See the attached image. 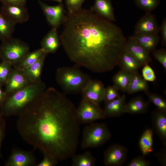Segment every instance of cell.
<instances>
[{
    "mask_svg": "<svg viewBox=\"0 0 166 166\" xmlns=\"http://www.w3.org/2000/svg\"><path fill=\"white\" fill-rule=\"evenodd\" d=\"M2 3H10L26 5V0H0Z\"/></svg>",
    "mask_w": 166,
    "mask_h": 166,
    "instance_id": "obj_43",
    "label": "cell"
},
{
    "mask_svg": "<svg viewBox=\"0 0 166 166\" xmlns=\"http://www.w3.org/2000/svg\"><path fill=\"white\" fill-rule=\"evenodd\" d=\"M71 158L73 166H93L96 164L95 158L89 151L81 154H75Z\"/></svg>",
    "mask_w": 166,
    "mask_h": 166,
    "instance_id": "obj_28",
    "label": "cell"
},
{
    "mask_svg": "<svg viewBox=\"0 0 166 166\" xmlns=\"http://www.w3.org/2000/svg\"><path fill=\"white\" fill-rule=\"evenodd\" d=\"M77 65L72 66H63L57 70L56 79L64 93L67 94L81 93L92 79Z\"/></svg>",
    "mask_w": 166,
    "mask_h": 166,
    "instance_id": "obj_4",
    "label": "cell"
},
{
    "mask_svg": "<svg viewBox=\"0 0 166 166\" xmlns=\"http://www.w3.org/2000/svg\"><path fill=\"white\" fill-rule=\"evenodd\" d=\"M142 74L143 78L146 81H154L156 79L155 73L148 64L143 66Z\"/></svg>",
    "mask_w": 166,
    "mask_h": 166,
    "instance_id": "obj_37",
    "label": "cell"
},
{
    "mask_svg": "<svg viewBox=\"0 0 166 166\" xmlns=\"http://www.w3.org/2000/svg\"><path fill=\"white\" fill-rule=\"evenodd\" d=\"M76 108L64 94L46 89L18 116L17 128L23 140L58 161L75 154L80 133Z\"/></svg>",
    "mask_w": 166,
    "mask_h": 166,
    "instance_id": "obj_1",
    "label": "cell"
},
{
    "mask_svg": "<svg viewBox=\"0 0 166 166\" xmlns=\"http://www.w3.org/2000/svg\"><path fill=\"white\" fill-rule=\"evenodd\" d=\"M51 0L56 2L58 3H61L62 2V0Z\"/></svg>",
    "mask_w": 166,
    "mask_h": 166,
    "instance_id": "obj_45",
    "label": "cell"
},
{
    "mask_svg": "<svg viewBox=\"0 0 166 166\" xmlns=\"http://www.w3.org/2000/svg\"><path fill=\"white\" fill-rule=\"evenodd\" d=\"M44 52L41 48L34 51L29 52L19 62L13 67L19 70L23 71L35 63Z\"/></svg>",
    "mask_w": 166,
    "mask_h": 166,
    "instance_id": "obj_25",
    "label": "cell"
},
{
    "mask_svg": "<svg viewBox=\"0 0 166 166\" xmlns=\"http://www.w3.org/2000/svg\"><path fill=\"white\" fill-rule=\"evenodd\" d=\"M118 65L121 69L131 73L138 71L141 66L125 48L121 55Z\"/></svg>",
    "mask_w": 166,
    "mask_h": 166,
    "instance_id": "obj_21",
    "label": "cell"
},
{
    "mask_svg": "<svg viewBox=\"0 0 166 166\" xmlns=\"http://www.w3.org/2000/svg\"><path fill=\"white\" fill-rule=\"evenodd\" d=\"M57 29L52 28L41 41V48L47 54L55 53L60 46L61 42Z\"/></svg>",
    "mask_w": 166,
    "mask_h": 166,
    "instance_id": "obj_18",
    "label": "cell"
},
{
    "mask_svg": "<svg viewBox=\"0 0 166 166\" xmlns=\"http://www.w3.org/2000/svg\"><path fill=\"white\" fill-rule=\"evenodd\" d=\"M76 113L80 124H89L106 117L104 109L99 104L83 97L76 108Z\"/></svg>",
    "mask_w": 166,
    "mask_h": 166,
    "instance_id": "obj_7",
    "label": "cell"
},
{
    "mask_svg": "<svg viewBox=\"0 0 166 166\" xmlns=\"http://www.w3.org/2000/svg\"><path fill=\"white\" fill-rule=\"evenodd\" d=\"M31 83H32L23 71L19 70L13 67L5 85L4 90L7 96Z\"/></svg>",
    "mask_w": 166,
    "mask_h": 166,
    "instance_id": "obj_11",
    "label": "cell"
},
{
    "mask_svg": "<svg viewBox=\"0 0 166 166\" xmlns=\"http://www.w3.org/2000/svg\"><path fill=\"white\" fill-rule=\"evenodd\" d=\"M15 25L0 12V40L2 42L12 37Z\"/></svg>",
    "mask_w": 166,
    "mask_h": 166,
    "instance_id": "obj_27",
    "label": "cell"
},
{
    "mask_svg": "<svg viewBox=\"0 0 166 166\" xmlns=\"http://www.w3.org/2000/svg\"><path fill=\"white\" fill-rule=\"evenodd\" d=\"M63 24L60 42L76 65L98 73L118 65L127 39L117 26L83 9L68 14Z\"/></svg>",
    "mask_w": 166,
    "mask_h": 166,
    "instance_id": "obj_2",
    "label": "cell"
},
{
    "mask_svg": "<svg viewBox=\"0 0 166 166\" xmlns=\"http://www.w3.org/2000/svg\"><path fill=\"white\" fill-rule=\"evenodd\" d=\"M47 54L44 52L35 63L23 71L31 83H37L41 81L42 71Z\"/></svg>",
    "mask_w": 166,
    "mask_h": 166,
    "instance_id": "obj_19",
    "label": "cell"
},
{
    "mask_svg": "<svg viewBox=\"0 0 166 166\" xmlns=\"http://www.w3.org/2000/svg\"><path fill=\"white\" fill-rule=\"evenodd\" d=\"M128 150L119 144L109 147L104 153V163L105 166H120L123 164L127 158Z\"/></svg>",
    "mask_w": 166,
    "mask_h": 166,
    "instance_id": "obj_9",
    "label": "cell"
},
{
    "mask_svg": "<svg viewBox=\"0 0 166 166\" xmlns=\"http://www.w3.org/2000/svg\"><path fill=\"white\" fill-rule=\"evenodd\" d=\"M126 96L123 94L115 100L105 104L104 110L107 117H118L125 113Z\"/></svg>",
    "mask_w": 166,
    "mask_h": 166,
    "instance_id": "obj_17",
    "label": "cell"
},
{
    "mask_svg": "<svg viewBox=\"0 0 166 166\" xmlns=\"http://www.w3.org/2000/svg\"><path fill=\"white\" fill-rule=\"evenodd\" d=\"M151 164L150 161L142 156H138L133 159L127 165V166H148Z\"/></svg>",
    "mask_w": 166,
    "mask_h": 166,
    "instance_id": "obj_39",
    "label": "cell"
},
{
    "mask_svg": "<svg viewBox=\"0 0 166 166\" xmlns=\"http://www.w3.org/2000/svg\"><path fill=\"white\" fill-rule=\"evenodd\" d=\"M148 102L140 96L136 97L126 103L125 113L141 114L146 113L148 107Z\"/></svg>",
    "mask_w": 166,
    "mask_h": 166,
    "instance_id": "obj_22",
    "label": "cell"
},
{
    "mask_svg": "<svg viewBox=\"0 0 166 166\" xmlns=\"http://www.w3.org/2000/svg\"><path fill=\"white\" fill-rule=\"evenodd\" d=\"M2 42L0 46V59L13 66L30 52L28 44L18 39L11 37Z\"/></svg>",
    "mask_w": 166,
    "mask_h": 166,
    "instance_id": "obj_6",
    "label": "cell"
},
{
    "mask_svg": "<svg viewBox=\"0 0 166 166\" xmlns=\"http://www.w3.org/2000/svg\"><path fill=\"white\" fill-rule=\"evenodd\" d=\"M125 48L137 60L141 66L152 61L149 53L143 47L128 38Z\"/></svg>",
    "mask_w": 166,
    "mask_h": 166,
    "instance_id": "obj_15",
    "label": "cell"
},
{
    "mask_svg": "<svg viewBox=\"0 0 166 166\" xmlns=\"http://www.w3.org/2000/svg\"><path fill=\"white\" fill-rule=\"evenodd\" d=\"M164 147H163L157 153L156 156L159 161L160 164L163 166H165L166 165V149Z\"/></svg>",
    "mask_w": 166,
    "mask_h": 166,
    "instance_id": "obj_42",
    "label": "cell"
},
{
    "mask_svg": "<svg viewBox=\"0 0 166 166\" xmlns=\"http://www.w3.org/2000/svg\"><path fill=\"white\" fill-rule=\"evenodd\" d=\"M44 157L42 160L36 166H54L56 165L59 162L56 159L50 155L44 153Z\"/></svg>",
    "mask_w": 166,
    "mask_h": 166,
    "instance_id": "obj_38",
    "label": "cell"
},
{
    "mask_svg": "<svg viewBox=\"0 0 166 166\" xmlns=\"http://www.w3.org/2000/svg\"><path fill=\"white\" fill-rule=\"evenodd\" d=\"M90 10L105 19L111 22L116 20L111 0H95Z\"/></svg>",
    "mask_w": 166,
    "mask_h": 166,
    "instance_id": "obj_16",
    "label": "cell"
},
{
    "mask_svg": "<svg viewBox=\"0 0 166 166\" xmlns=\"http://www.w3.org/2000/svg\"><path fill=\"white\" fill-rule=\"evenodd\" d=\"M13 66L9 62L2 61L0 63V86L5 85L13 68Z\"/></svg>",
    "mask_w": 166,
    "mask_h": 166,
    "instance_id": "obj_31",
    "label": "cell"
},
{
    "mask_svg": "<svg viewBox=\"0 0 166 166\" xmlns=\"http://www.w3.org/2000/svg\"><path fill=\"white\" fill-rule=\"evenodd\" d=\"M159 31L155 16L151 12H146L136 24L134 35L158 34Z\"/></svg>",
    "mask_w": 166,
    "mask_h": 166,
    "instance_id": "obj_13",
    "label": "cell"
},
{
    "mask_svg": "<svg viewBox=\"0 0 166 166\" xmlns=\"http://www.w3.org/2000/svg\"><path fill=\"white\" fill-rule=\"evenodd\" d=\"M153 130L164 144L166 145V111L156 109L152 113Z\"/></svg>",
    "mask_w": 166,
    "mask_h": 166,
    "instance_id": "obj_14",
    "label": "cell"
},
{
    "mask_svg": "<svg viewBox=\"0 0 166 166\" xmlns=\"http://www.w3.org/2000/svg\"><path fill=\"white\" fill-rule=\"evenodd\" d=\"M86 0H65L68 14H71L81 10L82 6Z\"/></svg>",
    "mask_w": 166,
    "mask_h": 166,
    "instance_id": "obj_34",
    "label": "cell"
},
{
    "mask_svg": "<svg viewBox=\"0 0 166 166\" xmlns=\"http://www.w3.org/2000/svg\"><path fill=\"white\" fill-rule=\"evenodd\" d=\"M111 136V133L105 124H89L84 128L83 131L81 148L85 149L100 147L108 141Z\"/></svg>",
    "mask_w": 166,
    "mask_h": 166,
    "instance_id": "obj_5",
    "label": "cell"
},
{
    "mask_svg": "<svg viewBox=\"0 0 166 166\" xmlns=\"http://www.w3.org/2000/svg\"><path fill=\"white\" fill-rule=\"evenodd\" d=\"M38 2L47 22L52 28L57 29L63 24L66 16L62 3L51 6L41 0H38Z\"/></svg>",
    "mask_w": 166,
    "mask_h": 166,
    "instance_id": "obj_8",
    "label": "cell"
},
{
    "mask_svg": "<svg viewBox=\"0 0 166 166\" xmlns=\"http://www.w3.org/2000/svg\"><path fill=\"white\" fill-rule=\"evenodd\" d=\"M150 53L157 46L160 40L158 34L134 35L129 37Z\"/></svg>",
    "mask_w": 166,
    "mask_h": 166,
    "instance_id": "obj_20",
    "label": "cell"
},
{
    "mask_svg": "<svg viewBox=\"0 0 166 166\" xmlns=\"http://www.w3.org/2000/svg\"><path fill=\"white\" fill-rule=\"evenodd\" d=\"M153 130L151 128L145 129L141 135L139 146L144 156L150 154L153 150Z\"/></svg>",
    "mask_w": 166,
    "mask_h": 166,
    "instance_id": "obj_24",
    "label": "cell"
},
{
    "mask_svg": "<svg viewBox=\"0 0 166 166\" xmlns=\"http://www.w3.org/2000/svg\"><path fill=\"white\" fill-rule=\"evenodd\" d=\"M132 74L121 69L113 77L114 85L119 90L126 92L130 83Z\"/></svg>",
    "mask_w": 166,
    "mask_h": 166,
    "instance_id": "obj_26",
    "label": "cell"
},
{
    "mask_svg": "<svg viewBox=\"0 0 166 166\" xmlns=\"http://www.w3.org/2000/svg\"><path fill=\"white\" fill-rule=\"evenodd\" d=\"M148 85L147 81L139 75L138 71L132 74L130 83L127 91L132 94L140 91L145 92L148 90Z\"/></svg>",
    "mask_w": 166,
    "mask_h": 166,
    "instance_id": "obj_23",
    "label": "cell"
},
{
    "mask_svg": "<svg viewBox=\"0 0 166 166\" xmlns=\"http://www.w3.org/2000/svg\"><path fill=\"white\" fill-rule=\"evenodd\" d=\"M85 87L99 94L104 95L105 88L102 82L98 80L92 79Z\"/></svg>",
    "mask_w": 166,
    "mask_h": 166,
    "instance_id": "obj_35",
    "label": "cell"
},
{
    "mask_svg": "<svg viewBox=\"0 0 166 166\" xmlns=\"http://www.w3.org/2000/svg\"><path fill=\"white\" fill-rule=\"evenodd\" d=\"M7 96L5 90H3L2 88V86H0V106L5 100Z\"/></svg>",
    "mask_w": 166,
    "mask_h": 166,
    "instance_id": "obj_44",
    "label": "cell"
},
{
    "mask_svg": "<svg viewBox=\"0 0 166 166\" xmlns=\"http://www.w3.org/2000/svg\"><path fill=\"white\" fill-rule=\"evenodd\" d=\"M6 128V123L3 117L0 114V157H2L1 148L2 141L4 137Z\"/></svg>",
    "mask_w": 166,
    "mask_h": 166,
    "instance_id": "obj_40",
    "label": "cell"
},
{
    "mask_svg": "<svg viewBox=\"0 0 166 166\" xmlns=\"http://www.w3.org/2000/svg\"><path fill=\"white\" fill-rule=\"evenodd\" d=\"M1 12L15 24L27 21L29 15L26 5L2 3Z\"/></svg>",
    "mask_w": 166,
    "mask_h": 166,
    "instance_id": "obj_10",
    "label": "cell"
},
{
    "mask_svg": "<svg viewBox=\"0 0 166 166\" xmlns=\"http://www.w3.org/2000/svg\"><path fill=\"white\" fill-rule=\"evenodd\" d=\"M160 2V0H134L137 6L146 12H151L159 6Z\"/></svg>",
    "mask_w": 166,
    "mask_h": 166,
    "instance_id": "obj_29",
    "label": "cell"
},
{
    "mask_svg": "<svg viewBox=\"0 0 166 166\" xmlns=\"http://www.w3.org/2000/svg\"><path fill=\"white\" fill-rule=\"evenodd\" d=\"M150 101L151 102L157 109L166 111V101L165 100L160 96L152 93L148 90L145 92Z\"/></svg>",
    "mask_w": 166,
    "mask_h": 166,
    "instance_id": "obj_30",
    "label": "cell"
},
{
    "mask_svg": "<svg viewBox=\"0 0 166 166\" xmlns=\"http://www.w3.org/2000/svg\"><path fill=\"white\" fill-rule=\"evenodd\" d=\"M36 164L35 157L32 152L14 148L12 150L5 165L32 166H36Z\"/></svg>",
    "mask_w": 166,
    "mask_h": 166,
    "instance_id": "obj_12",
    "label": "cell"
},
{
    "mask_svg": "<svg viewBox=\"0 0 166 166\" xmlns=\"http://www.w3.org/2000/svg\"><path fill=\"white\" fill-rule=\"evenodd\" d=\"M159 31L161 34V44L164 46L166 45V19L164 18L163 20Z\"/></svg>",
    "mask_w": 166,
    "mask_h": 166,
    "instance_id": "obj_41",
    "label": "cell"
},
{
    "mask_svg": "<svg viewBox=\"0 0 166 166\" xmlns=\"http://www.w3.org/2000/svg\"><path fill=\"white\" fill-rule=\"evenodd\" d=\"M46 89L42 81L30 84L7 96L0 106V114L3 117L18 116L24 109Z\"/></svg>",
    "mask_w": 166,
    "mask_h": 166,
    "instance_id": "obj_3",
    "label": "cell"
},
{
    "mask_svg": "<svg viewBox=\"0 0 166 166\" xmlns=\"http://www.w3.org/2000/svg\"><path fill=\"white\" fill-rule=\"evenodd\" d=\"M154 57L162 65L164 69L166 70V50L165 49H154L152 51Z\"/></svg>",
    "mask_w": 166,
    "mask_h": 166,
    "instance_id": "obj_36",
    "label": "cell"
},
{
    "mask_svg": "<svg viewBox=\"0 0 166 166\" xmlns=\"http://www.w3.org/2000/svg\"><path fill=\"white\" fill-rule=\"evenodd\" d=\"M82 97L96 103L99 104L104 101V96L85 87L81 92Z\"/></svg>",
    "mask_w": 166,
    "mask_h": 166,
    "instance_id": "obj_32",
    "label": "cell"
},
{
    "mask_svg": "<svg viewBox=\"0 0 166 166\" xmlns=\"http://www.w3.org/2000/svg\"><path fill=\"white\" fill-rule=\"evenodd\" d=\"M118 90L117 88L114 85L112 86H109L105 88L104 95V101L105 104L119 97L120 96Z\"/></svg>",
    "mask_w": 166,
    "mask_h": 166,
    "instance_id": "obj_33",
    "label": "cell"
}]
</instances>
